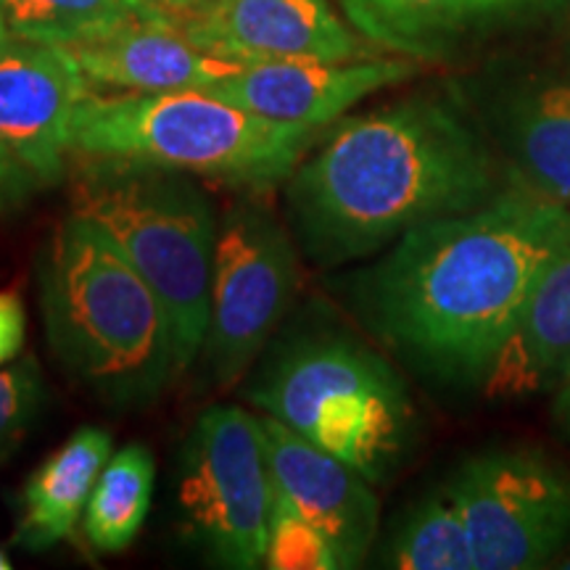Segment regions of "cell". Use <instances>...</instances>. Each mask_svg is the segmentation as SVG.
<instances>
[{"instance_id": "1", "label": "cell", "mask_w": 570, "mask_h": 570, "mask_svg": "<svg viewBox=\"0 0 570 570\" xmlns=\"http://www.w3.org/2000/svg\"><path fill=\"white\" fill-rule=\"evenodd\" d=\"M570 244V206L510 183L487 204L404 233L354 277L367 325L444 383H483L520 306Z\"/></svg>"}, {"instance_id": "2", "label": "cell", "mask_w": 570, "mask_h": 570, "mask_svg": "<svg viewBox=\"0 0 570 570\" xmlns=\"http://www.w3.org/2000/svg\"><path fill=\"white\" fill-rule=\"evenodd\" d=\"M508 185L452 106L412 98L323 130L283 185L285 223L306 262L341 267Z\"/></svg>"}, {"instance_id": "3", "label": "cell", "mask_w": 570, "mask_h": 570, "mask_svg": "<svg viewBox=\"0 0 570 570\" xmlns=\"http://www.w3.org/2000/svg\"><path fill=\"white\" fill-rule=\"evenodd\" d=\"M35 269L48 346L75 386L114 410H142L180 375L161 298L101 225L69 212Z\"/></svg>"}, {"instance_id": "4", "label": "cell", "mask_w": 570, "mask_h": 570, "mask_svg": "<svg viewBox=\"0 0 570 570\" xmlns=\"http://www.w3.org/2000/svg\"><path fill=\"white\" fill-rule=\"evenodd\" d=\"M320 135L317 127L275 122L206 90H90L71 122V154L161 164L265 196L285 185Z\"/></svg>"}, {"instance_id": "5", "label": "cell", "mask_w": 570, "mask_h": 570, "mask_svg": "<svg viewBox=\"0 0 570 570\" xmlns=\"http://www.w3.org/2000/svg\"><path fill=\"white\" fill-rule=\"evenodd\" d=\"M71 212L101 225L161 298L177 373L196 365L209 323L219 217L196 175L104 156L71 159Z\"/></svg>"}, {"instance_id": "6", "label": "cell", "mask_w": 570, "mask_h": 570, "mask_svg": "<svg viewBox=\"0 0 570 570\" xmlns=\"http://www.w3.org/2000/svg\"><path fill=\"white\" fill-rule=\"evenodd\" d=\"M244 394L256 412L281 420L370 483L386 481L412 441L415 410L402 377L344 333L281 338Z\"/></svg>"}, {"instance_id": "7", "label": "cell", "mask_w": 570, "mask_h": 570, "mask_svg": "<svg viewBox=\"0 0 570 570\" xmlns=\"http://www.w3.org/2000/svg\"><path fill=\"white\" fill-rule=\"evenodd\" d=\"M273 499L259 415L238 404L206 407L177 454L175 504L183 537L219 568H262Z\"/></svg>"}, {"instance_id": "8", "label": "cell", "mask_w": 570, "mask_h": 570, "mask_svg": "<svg viewBox=\"0 0 570 570\" xmlns=\"http://www.w3.org/2000/svg\"><path fill=\"white\" fill-rule=\"evenodd\" d=\"M302 252L294 233L259 196L244 194L219 217L209 323L198 352L206 383L230 389L262 360L294 306Z\"/></svg>"}, {"instance_id": "9", "label": "cell", "mask_w": 570, "mask_h": 570, "mask_svg": "<svg viewBox=\"0 0 570 570\" xmlns=\"http://www.w3.org/2000/svg\"><path fill=\"white\" fill-rule=\"evenodd\" d=\"M444 487L468 525L475 570L541 568L570 537V475L537 452L475 454Z\"/></svg>"}, {"instance_id": "10", "label": "cell", "mask_w": 570, "mask_h": 570, "mask_svg": "<svg viewBox=\"0 0 570 570\" xmlns=\"http://www.w3.org/2000/svg\"><path fill=\"white\" fill-rule=\"evenodd\" d=\"M90 90L69 48L13 38L0 51V146L35 185L69 175L71 122Z\"/></svg>"}, {"instance_id": "11", "label": "cell", "mask_w": 570, "mask_h": 570, "mask_svg": "<svg viewBox=\"0 0 570 570\" xmlns=\"http://www.w3.org/2000/svg\"><path fill=\"white\" fill-rule=\"evenodd\" d=\"M180 30L206 53L238 63L354 61L365 46L327 0H204Z\"/></svg>"}, {"instance_id": "12", "label": "cell", "mask_w": 570, "mask_h": 570, "mask_svg": "<svg viewBox=\"0 0 570 570\" xmlns=\"http://www.w3.org/2000/svg\"><path fill=\"white\" fill-rule=\"evenodd\" d=\"M415 75L410 59L246 63L206 92L285 125L325 130L373 92Z\"/></svg>"}, {"instance_id": "13", "label": "cell", "mask_w": 570, "mask_h": 570, "mask_svg": "<svg viewBox=\"0 0 570 570\" xmlns=\"http://www.w3.org/2000/svg\"><path fill=\"white\" fill-rule=\"evenodd\" d=\"M259 420L275 497L336 547L344 568L362 566L375 541L381 512L373 483L281 420L262 412Z\"/></svg>"}, {"instance_id": "14", "label": "cell", "mask_w": 570, "mask_h": 570, "mask_svg": "<svg viewBox=\"0 0 570 570\" xmlns=\"http://www.w3.org/2000/svg\"><path fill=\"white\" fill-rule=\"evenodd\" d=\"M90 88L122 92L206 90L246 63L206 53L177 21H146L69 48Z\"/></svg>"}, {"instance_id": "15", "label": "cell", "mask_w": 570, "mask_h": 570, "mask_svg": "<svg viewBox=\"0 0 570 570\" xmlns=\"http://www.w3.org/2000/svg\"><path fill=\"white\" fill-rule=\"evenodd\" d=\"M570 375V244L552 256L483 377L489 399H525Z\"/></svg>"}, {"instance_id": "16", "label": "cell", "mask_w": 570, "mask_h": 570, "mask_svg": "<svg viewBox=\"0 0 570 570\" xmlns=\"http://www.w3.org/2000/svg\"><path fill=\"white\" fill-rule=\"evenodd\" d=\"M111 452L114 441L106 428H77L24 483L13 541L27 552H46L75 537Z\"/></svg>"}, {"instance_id": "17", "label": "cell", "mask_w": 570, "mask_h": 570, "mask_svg": "<svg viewBox=\"0 0 570 570\" xmlns=\"http://www.w3.org/2000/svg\"><path fill=\"white\" fill-rule=\"evenodd\" d=\"M348 24L386 51L439 56L462 35L510 11L552 0H338Z\"/></svg>"}, {"instance_id": "18", "label": "cell", "mask_w": 570, "mask_h": 570, "mask_svg": "<svg viewBox=\"0 0 570 570\" xmlns=\"http://www.w3.org/2000/svg\"><path fill=\"white\" fill-rule=\"evenodd\" d=\"M13 38L75 48L146 21H177L161 0H0Z\"/></svg>"}, {"instance_id": "19", "label": "cell", "mask_w": 570, "mask_h": 570, "mask_svg": "<svg viewBox=\"0 0 570 570\" xmlns=\"http://www.w3.org/2000/svg\"><path fill=\"white\" fill-rule=\"evenodd\" d=\"M510 148V183L570 206V82L550 85L518 106Z\"/></svg>"}, {"instance_id": "20", "label": "cell", "mask_w": 570, "mask_h": 570, "mask_svg": "<svg viewBox=\"0 0 570 570\" xmlns=\"http://www.w3.org/2000/svg\"><path fill=\"white\" fill-rule=\"evenodd\" d=\"M154 481L156 460L146 444L111 452L82 515V533L92 550L117 554L132 544L151 510Z\"/></svg>"}, {"instance_id": "21", "label": "cell", "mask_w": 570, "mask_h": 570, "mask_svg": "<svg viewBox=\"0 0 570 570\" xmlns=\"http://www.w3.org/2000/svg\"><path fill=\"white\" fill-rule=\"evenodd\" d=\"M386 566L402 570H475L462 512L441 487L420 499L389 541Z\"/></svg>"}, {"instance_id": "22", "label": "cell", "mask_w": 570, "mask_h": 570, "mask_svg": "<svg viewBox=\"0 0 570 570\" xmlns=\"http://www.w3.org/2000/svg\"><path fill=\"white\" fill-rule=\"evenodd\" d=\"M269 570H336L344 568L336 547L320 533L309 520H304L294 508L273 499L267 533V558Z\"/></svg>"}, {"instance_id": "23", "label": "cell", "mask_w": 570, "mask_h": 570, "mask_svg": "<svg viewBox=\"0 0 570 570\" xmlns=\"http://www.w3.org/2000/svg\"><path fill=\"white\" fill-rule=\"evenodd\" d=\"M46 407V377L32 354L0 365V462L17 452Z\"/></svg>"}, {"instance_id": "24", "label": "cell", "mask_w": 570, "mask_h": 570, "mask_svg": "<svg viewBox=\"0 0 570 570\" xmlns=\"http://www.w3.org/2000/svg\"><path fill=\"white\" fill-rule=\"evenodd\" d=\"M27 341V309L17 291H0V365L21 356Z\"/></svg>"}, {"instance_id": "25", "label": "cell", "mask_w": 570, "mask_h": 570, "mask_svg": "<svg viewBox=\"0 0 570 570\" xmlns=\"http://www.w3.org/2000/svg\"><path fill=\"white\" fill-rule=\"evenodd\" d=\"M32 185V177L27 175V169L13 159V156L0 146V212L13 202H19L27 194V188Z\"/></svg>"}, {"instance_id": "26", "label": "cell", "mask_w": 570, "mask_h": 570, "mask_svg": "<svg viewBox=\"0 0 570 570\" xmlns=\"http://www.w3.org/2000/svg\"><path fill=\"white\" fill-rule=\"evenodd\" d=\"M560 402H558V415L562 420V428H566V433L570 436V375L562 381L560 386Z\"/></svg>"}, {"instance_id": "27", "label": "cell", "mask_w": 570, "mask_h": 570, "mask_svg": "<svg viewBox=\"0 0 570 570\" xmlns=\"http://www.w3.org/2000/svg\"><path fill=\"white\" fill-rule=\"evenodd\" d=\"M164 6H169V9H175V11H190V9H196V6H202L204 0H161Z\"/></svg>"}, {"instance_id": "28", "label": "cell", "mask_w": 570, "mask_h": 570, "mask_svg": "<svg viewBox=\"0 0 570 570\" xmlns=\"http://www.w3.org/2000/svg\"><path fill=\"white\" fill-rule=\"evenodd\" d=\"M9 42H13V35L9 30V24H6V19L0 17V51H3V48L9 46Z\"/></svg>"}, {"instance_id": "29", "label": "cell", "mask_w": 570, "mask_h": 570, "mask_svg": "<svg viewBox=\"0 0 570 570\" xmlns=\"http://www.w3.org/2000/svg\"><path fill=\"white\" fill-rule=\"evenodd\" d=\"M11 568V558L6 554V550H0V570H9Z\"/></svg>"}, {"instance_id": "30", "label": "cell", "mask_w": 570, "mask_h": 570, "mask_svg": "<svg viewBox=\"0 0 570 570\" xmlns=\"http://www.w3.org/2000/svg\"><path fill=\"white\" fill-rule=\"evenodd\" d=\"M566 568H570V560H566Z\"/></svg>"}]
</instances>
